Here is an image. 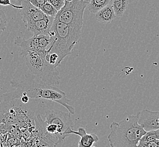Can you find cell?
Returning <instances> with one entry per match:
<instances>
[{
  "label": "cell",
  "instance_id": "cell-9",
  "mask_svg": "<svg viewBox=\"0 0 159 147\" xmlns=\"http://www.w3.org/2000/svg\"><path fill=\"white\" fill-rule=\"evenodd\" d=\"M54 17L47 16L27 27V30L32 32L34 35H48L54 21Z\"/></svg>",
  "mask_w": 159,
  "mask_h": 147
},
{
  "label": "cell",
  "instance_id": "cell-21",
  "mask_svg": "<svg viewBox=\"0 0 159 147\" xmlns=\"http://www.w3.org/2000/svg\"><path fill=\"white\" fill-rule=\"evenodd\" d=\"M47 2L48 0H30V2L38 9H40Z\"/></svg>",
  "mask_w": 159,
  "mask_h": 147
},
{
  "label": "cell",
  "instance_id": "cell-11",
  "mask_svg": "<svg viewBox=\"0 0 159 147\" xmlns=\"http://www.w3.org/2000/svg\"><path fill=\"white\" fill-rule=\"evenodd\" d=\"M14 44L21 48V53L27 51L39 53L40 51L39 44V36L34 35L32 38L29 39L17 36L15 38Z\"/></svg>",
  "mask_w": 159,
  "mask_h": 147
},
{
  "label": "cell",
  "instance_id": "cell-13",
  "mask_svg": "<svg viewBox=\"0 0 159 147\" xmlns=\"http://www.w3.org/2000/svg\"><path fill=\"white\" fill-rule=\"evenodd\" d=\"M111 4L116 17H121L127 9L129 0H111Z\"/></svg>",
  "mask_w": 159,
  "mask_h": 147
},
{
  "label": "cell",
  "instance_id": "cell-14",
  "mask_svg": "<svg viewBox=\"0 0 159 147\" xmlns=\"http://www.w3.org/2000/svg\"><path fill=\"white\" fill-rule=\"evenodd\" d=\"M87 9L90 13L96 14L100 10L108 5L111 0H88Z\"/></svg>",
  "mask_w": 159,
  "mask_h": 147
},
{
  "label": "cell",
  "instance_id": "cell-5",
  "mask_svg": "<svg viewBox=\"0 0 159 147\" xmlns=\"http://www.w3.org/2000/svg\"><path fill=\"white\" fill-rule=\"evenodd\" d=\"M88 2V0L65 1L64 7L58 11L54 19L69 26L82 29L84 12Z\"/></svg>",
  "mask_w": 159,
  "mask_h": 147
},
{
  "label": "cell",
  "instance_id": "cell-24",
  "mask_svg": "<svg viewBox=\"0 0 159 147\" xmlns=\"http://www.w3.org/2000/svg\"><path fill=\"white\" fill-rule=\"evenodd\" d=\"M72 1V0H69V1Z\"/></svg>",
  "mask_w": 159,
  "mask_h": 147
},
{
  "label": "cell",
  "instance_id": "cell-10",
  "mask_svg": "<svg viewBox=\"0 0 159 147\" xmlns=\"http://www.w3.org/2000/svg\"><path fill=\"white\" fill-rule=\"evenodd\" d=\"M75 134L80 137L78 142V147H92L94 143H97L99 138L97 135L95 134H87L86 130L83 127H80L78 131H74L71 129L67 132V134Z\"/></svg>",
  "mask_w": 159,
  "mask_h": 147
},
{
  "label": "cell",
  "instance_id": "cell-25",
  "mask_svg": "<svg viewBox=\"0 0 159 147\" xmlns=\"http://www.w3.org/2000/svg\"><path fill=\"white\" fill-rule=\"evenodd\" d=\"M65 1H69V0H65Z\"/></svg>",
  "mask_w": 159,
  "mask_h": 147
},
{
  "label": "cell",
  "instance_id": "cell-4",
  "mask_svg": "<svg viewBox=\"0 0 159 147\" xmlns=\"http://www.w3.org/2000/svg\"><path fill=\"white\" fill-rule=\"evenodd\" d=\"M21 55L25 58L29 72L34 77L49 85L59 86L60 77L57 67L46 60V56L31 51L21 53Z\"/></svg>",
  "mask_w": 159,
  "mask_h": 147
},
{
  "label": "cell",
  "instance_id": "cell-22",
  "mask_svg": "<svg viewBox=\"0 0 159 147\" xmlns=\"http://www.w3.org/2000/svg\"><path fill=\"white\" fill-rule=\"evenodd\" d=\"M14 1L16 2L15 5H21V3L25 1H30V0H14Z\"/></svg>",
  "mask_w": 159,
  "mask_h": 147
},
{
  "label": "cell",
  "instance_id": "cell-8",
  "mask_svg": "<svg viewBox=\"0 0 159 147\" xmlns=\"http://www.w3.org/2000/svg\"><path fill=\"white\" fill-rule=\"evenodd\" d=\"M137 116L138 123L146 132L159 129V111L144 109Z\"/></svg>",
  "mask_w": 159,
  "mask_h": 147
},
{
  "label": "cell",
  "instance_id": "cell-20",
  "mask_svg": "<svg viewBox=\"0 0 159 147\" xmlns=\"http://www.w3.org/2000/svg\"><path fill=\"white\" fill-rule=\"evenodd\" d=\"M0 5L1 6H10L16 9L20 10L23 8L22 5H16L11 2V0H0Z\"/></svg>",
  "mask_w": 159,
  "mask_h": 147
},
{
  "label": "cell",
  "instance_id": "cell-1",
  "mask_svg": "<svg viewBox=\"0 0 159 147\" xmlns=\"http://www.w3.org/2000/svg\"><path fill=\"white\" fill-rule=\"evenodd\" d=\"M23 80H11V86L16 90L2 95L3 101L17 99L20 95H26L30 99L48 100L64 106L71 114H75V109L69 105L70 102L66 93L57 87L43 82L29 71L25 74Z\"/></svg>",
  "mask_w": 159,
  "mask_h": 147
},
{
  "label": "cell",
  "instance_id": "cell-12",
  "mask_svg": "<svg viewBox=\"0 0 159 147\" xmlns=\"http://www.w3.org/2000/svg\"><path fill=\"white\" fill-rule=\"evenodd\" d=\"M95 14L96 20L103 24L110 23L116 18L115 11L111 6V2L100 10Z\"/></svg>",
  "mask_w": 159,
  "mask_h": 147
},
{
  "label": "cell",
  "instance_id": "cell-19",
  "mask_svg": "<svg viewBox=\"0 0 159 147\" xmlns=\"http://www.w3.org/2000/svg\"><path fill=\"white\" fill-rule=\"evenodd\" d=\"M9 135L10 136H7V140L10 147H13L14 145H17L20 143V141L18 138H16L13 135H11V134H9Z\"/></svg>",
  "mask_w": 159,
  "mask_h": 147
},
{
  "label": "cell",
  "instance_id": "cell-3",
  "mask_svg": "<svg viewBox=\"0 0 159 147\" xmlns=\"http://www.w3.org/2000/svg\"><path fill=\"white\" fill-rule=\"evenodd\" d=\"M110 130L108 139L111 147H138L146 133L138 123L137 115H129L119 122H112Z\"/></svg>",
  "mask_w": 159,
  "mask_h": 147
},
{
  "label": "cell",
  "instance_id": "cell-23",
  "mask_svg": "<svg viewBox=\"0 0 159 147\" xmlns=\"http://www.w3.org/2000/svg\"><path fill=\"white\" fill-rule=\"evenodd\" d=\"M156 139L159 140V129L156 130Z\"/></svg>",
  "mask_w": 159,
  "mask_h": 147
},
{
  "label": "cell",
  "instance_id": "cell-15",
  "mask_svg": "<svg viewBox=\"0 0 159 147\" xmlns=\"http://www.w3.org/2000/svg\"><path fill=\"white\" fill-rule=\"evenodd\" d=\"M47 16L55 17L58 13L57 10L53 7L51 3L47 2L40 9Z\"/></svg>",
  "mask_w": 159,
  "mask_h": 147
},
{
  "label": "cell",
  "instance_id": "cell-7",
  "mask_svg": "<svg viewBox=\"0 0 159 147\" xmlns=\"http://www.w3.org/2000/svg\"><path fill=\"white\" fill-rule=\"evenodd\" d=\"M23 8L20 10L21 18L25 27L39 20L44 19L47 16L40 9L33 6L30 1H25L21 3Z\"/></svg>",
  "mask_w": 159,
  "mask_h": 147
},
{
  "label": "cell",
  "instance_id": "cell-17",
  "mask_svg": "<svg viewBox=\"0 0 159 147\" xmlns=\"http://www.w3.org/2000/svg\"><path fill=\"white\" fill-rule=\"evenodd\" d=\"M159 146V140L155 139L149 141H139L138 147H157Z\"/></svg>",
  "mask_w": 159,
  "mask_h": 147
},
{
  "label": "cell",
  "instance_id": "cell-2",
  "mask_svg": "<svg viewBox=\"0 0 159 147\" xmlns=\"http://www.w3.org/2000/svg\"><path fill=\"white\" fill-rule=\"evenodd\" d=\"M81 35V29L69 26L54 19L49 32L52 42L47 50L48 53H56L57 55L60 65L64 58L71 54Z\"/></svg>",
  "mask_w": 159,
  "mask_h": 147
},
{
  "label": "cell",
  "instance_id": "cell-16",
  "mask_svg": "<svg viewBox=\"0 0 159 147\" xmlns=\"http://www.w3.org/2000/svg\"><path fill=\"white\" fill-rule=\"evenodd\" d=\"M7 19L3 10L0 9V31H4L7 28Z\"/></svg>",
  "mask_w": 159,
  "mask_h": 147
},
{
  "label": "cell",
  "instance_id": "cell-18",
  "mask_svg": "<svg viewBox=\"0 0 159 147\" xmlns=\"http://www.w3.org/2000/svg\"><path fill=\"white\" fill-rule=\"evenodd\" d=\"M48 2L51 3L58 11H60L65 4V0H48Z\"/></svg>",
  "mask_w": 159,
  "mask_h": 147
},
{
  "label": "cell",
  "instance_id": "cell-6",
  "mask_svg": "<svg viewBox=\"0 0 159 147\" xmlns=\"http://www.w3.org/2000/svg\"><path fill=\"white\" fill-rule=\"evenodd\" d=\"M70 113H66L57 109H44L43 113L36 118L44 125H53L58 128L62 140L69 136L67 132L74 127V123L70 117Z\"/></svg>",
  "mask_w": 159,
  "mask_h": 147
}]
</instances>
